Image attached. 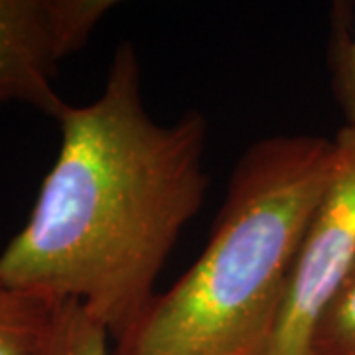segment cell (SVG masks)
<instances>
[{
    "label": "cell",
    "instance_id": "6da1fadb",
    "mask_svg": "<svg viewBox=\"0 0 355 355\" xmlns=\"http://www.w3.org/2000/svg\"><path fill=\"white\" fill-rule=\"evenodd\" d=\"M62 142L22 229L0 253V282L50 306L77 302L119 340L209 190L207 116L162 125L142 95L132 42L113 53L99 97L58 119Z\"/></svg>",
    "mask_w": 355,
    "mask_h": 355
},
{
    "label": "cell",
    "instance_id": "ba28073f",
    "mask_svg": "<svg viewBox=\"0 0 355 355\" xmlns=\"http://www.w3.org/2000/svg\"><path fill=\"white\" fill-rule=\"evenodd\" d=\"M306 355H355V265L318 320Z\"/></svg>",
    "mask_w": 355,
    "mask_h": 355
},
{
    "label": "cell",
    "instance_id": "277c9868",
    "mask_svg": "<svg viewBox=\"0 0 355 355\" xmlns=\"http://www.w3.org/2000/svg\"><path fill=\"white\" fill-rule=\"evenodd\" d=\"M113 0H0V105L24 103L60 119V64L83 50Z\"/></svg>",
    "mask_w": 355,
    "mask_h": 355
},
{
    "label": "cell",
    "instance_id": "8992f818",
    "mask_svg": "<svg viewBox=\"0 0 355 355\" xmlns=\"http://www.w3.org/2000/svg\"><path fill=\"white\" fill-rule=\"evenodd\" d=\"M328 67L334 99L345 119L343 127L355 128V2L331 6Z\"/></svg>",
    "mask_w": 355,
    "mask_h": 355
},
{
    "label": "cell",
    "instance_id": "52a82bcc",
    "mask_svg": "<svg viewBox=\"0 0 355 355\" xmlns=\"http://www.w3.org/2000/svg\"><path fill=\"white\" fill-rule=\"evenodd\" d=\"M53 306L0 282V355H32L48 330Z\"/></svg>",
    "mask_w": 355,
    "mask_h": 355
},
{
    "label": "cell",
    "instance_id": "7a4b0ae2",
    "mask_svg": "<svg viewBox=\"0 0 355 355\" xmlns=\"http://www.w3.org/2000/svg\"><path fill=\"white\" fill-rule=\"evenodd\" d=\"M336 166L334 137L251 144L200 257L119 340L114 355H268L300 245Z\"/></svg>",
    "mask_w": 355,
    "mask_h": 355
},
{
    "label": "cell",
    "instance_id": "5b68a950",
    "mask_svg": "<svg viewBox=\"0 0 355 355\" xmlns=\"http://www.w3.org/2000/svg\"><path fill=\"white\" fill-rule=\"evenodd\" d=\"M32 355H114L113 338L77 302L53 306L48 330Z\"/></svg>",
    "mask_w": 355,
    "mask_h": 355
},
{
    "label": "cell",
    "instance_id": "3957f363",
    "mask_svg": "<svg viewBox=\"0 0 355 355\" xmlns=\"http://www.w3.org/2000/svg\"><path fill=\"white\" fill-rule=\"evenodd\" d=\"M336 166L308 223L268 355H306L318 320L355 265V128L334 135Z\"/></svg>",
    "mask_w": 355,
    "mask_h": 355
}]
</instances>
